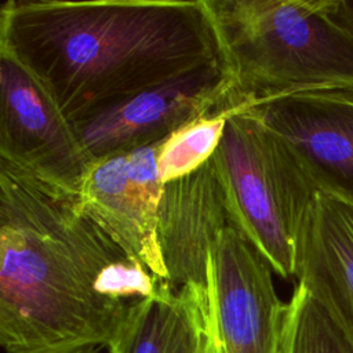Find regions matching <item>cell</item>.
Segmentation results:
<instances>
[{"instance_id": "obj_3", "label": "cell", "mask_w": 353, "mask_h": 353, "mask_svg": "<svg viewBox=\"0 0 353 353\" xmlns=\"http://www.w3.org/2000/svg\"><path fill=\"white\" fill-rule=\"evenodd\" d=\"M240 103L353 90V36L325 0H205Z\"/></svg>"}, {"instance_id": "obj_13", "label": "cell", "mask_w": 353, "mask_h": 353, "mask_svg": "<svg viewBox=\"0 0 353 353\" xmlns=\"http://www.w3.org/2000/svg\"><path fill=\"white\" fill-rule=\"evenodd\" d=\"M279 353H353V336L324 302L296 283L287 302Z\"/></svg>"}, {"instance_id": "obj_8", "label": "cell", "mask_w": 353, "mask_h": 353, "mask_svg": "<svg viewBox=\"0 0 353 353\" xmlns=\"http://www.w3.org/2000/svg\"><path fill=\"white\" fill-rule=\"evenodd\" d=\"M272 272L239 225L216 239L211 298L222 353H279L287 302L279 298Z\"/></svg>"}, {"instance_id": "obj_7", "label": "cell", "mask_w": 353, "mask_h": 353, "mask_svg": "<svg viewBox=\"0 0 353 353\" xmlns=\"http://www.w3.org/2000/svg\"><path fill=\"white\" fill-rule=\"evenodd\" d=\"M276 135L319 192L353 203V90H310L241 103Z\"/></svg>"}, {"instance_id": "obj_12", "label": "cell", "mask_w": 353, "mask_h": 353, "mask_svg": "<svg viewBox=\"0 0 353 353\" xmlns=\"http://www.w3.org/2000/svg\"><path fill=\"white\" fill-rule=\"evenodd\" d=\"M110 353H222L211 292L165 285L142 302Z\"/></svg>"}, {"instance_id": "obj_9", "label": "cell", "mask_w": 353, "mask_h": 353, "mask_svg": "<svg viewBox=\"0 0 353 353\" xmlns=\"http://www.w3.org/2000/svg\"><path fill=\"white\" fill-rule=\"evenodd\" d=\"M230 225L239 222L214 157L196 171L163 183L157 243L172 288L211 292L212 250Z\"/></svg>"}, {"instance_id": "obj_10", "label": "cell", "mask_w": 353, "mask_h": 353, "mask_svg": "<svg viewBox=\"0 0 353 353\" xmlns=\"http://www.w3.org/2000/svg\"><path fill=\"white\" fill-rule=\"evenodd\" d=\"M164 139L94 160L79 194L85 208L124 248L168 283L157 243L163 190L157 157Z\"/></svg>"}, {"instance_id": "obj_2", "label": "cell", "mask_w": 353, "mask_h": 353, "mask_svg": "<svg viewBox=\"0 0 353 353\" xmlns=\"http://www.w3.org/2000/svg\"><path fill=\"white\" fill-rule=\"evenodd\" d=\"M0 48L73 127L152 85L223 62L205 0H7Z\"/></svg>"}, {"instance_id": "obj_6", "label": "cell", "mask_w": 353, "mask_h": 353, "mask_svg": "<svg viewBox=\"0 0 353 353\" xmlns=\"http://www.w3.org/2000/svg\"><path fill=\"white\" fill-rule=\"evenodd\" d=\"M0 159L79 193L92 160L46 88L0 48Z\"/></svg>"}, {"instance_id": "obj_14", "label": "cell", "mask_w": 353, "mask_h": 353, "mask_svg": "<svg viewBox=\"0 0 353 353\" xmlns=\"http://www.w3.org/2000/svg\"><path fill=\"white\" fill-rule=\"evenodd\" d=\"M234 108L237 106H225L211 112L163 141L157 157L159 176L163 183L196 171L212 157Z\"/></svg>"}, {"instance_id": "obj_5", "label": "cell", "mask_w": 353, "mask_h": 353, "mask_svg": "<svg viewBox=\"0 0 353 353\" xmlns=\"http://www.w3.org/2000/svg\"><path fill=\"white\" fill-rule=\"evenodd\" d=\"M239 105L233 80L218 62L152 85L73 128L94 161L152 145L211 112Z\"/></svg>"}, {"instance_id": "obj_11", "label": "cell", "mask_w": 353, "mask_h": 353, "mask_svg": "<svg viewBox=\"0 0 353 353\" xmlns=\"http://www.w3.org/2000/svg\"><path fill=\"white\" fill-rule=\"evenodd\" d=\"M295 279L353 336V203L319 192L306 215Z\"/></svg>"}, {"instance_id": "obj_16", "label": "cell", "mask_w": 353, "mask_h": 353, "mask_svg": "<svg viewBox=\"0 0 353 353\" xmlns=\"http://www.w3.org/2000/svg\"><path fill=\"white\" fill-rule=\"evenodd\" d=\"M79 353H110V352L109 350L102 352L101 349H90V350H83V352H79Z\"/></svg>"}, {"instance_id": "obj_1", "label": "cell", "mask_w": 353, "mask_h": 353, "mask_svg": "<svg viewBox=\"0 0 353 353\" xmlns=\"http://www.w3.org/2000/svg\"><path fill=\"white\" fill-rule=\"evenodd\" d=\"M165 285L79 193L0 159V343L7 353L108 349Z\"/></svg>"}, {"instance_id": "obj_15", "label": "cell", "mask_w": 353, "mask_h": 353, "mask_svg": "<svg viewBox=\"0 0 353 353\" xmlns=\"http://www.w3.org/2000/svg\"><path fill=\"white\" fill-rule=\"evenodd\" d=\"M331 19L353 36V0H325Z\"/></svg>"}, {"instance_id": "obj_4", "label": "cell", "mask_w": 353, "mask_h": 353, "mask_svg": "<svg viewBox=\"0 0 353 353\" xmlns=\"http://www.w3.org/2000/svg\"><path fill=\"white\" fill-rule=\"evenodd\" d=\"M239 226L274 273L295 277L302 228L319 190L288 148L259 121L233 109L212 154Z\"/></svg>"}]
</instances>
